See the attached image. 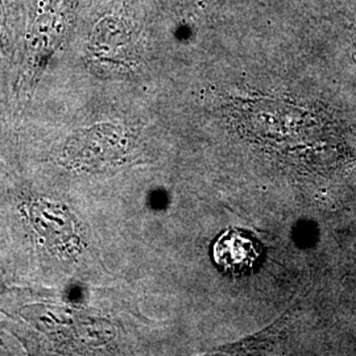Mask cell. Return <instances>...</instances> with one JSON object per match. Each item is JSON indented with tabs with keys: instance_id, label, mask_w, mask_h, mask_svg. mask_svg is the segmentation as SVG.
<instances>
[{
	"instance_id": "obj_1",
	"label": "cell",
	"mask_w": 356,
	"mask_h": 356,
	"mask_svg": "<svg viewBox=\"0 0 356 356\" xmlns=\"http://www.w3.org/2000/svg\"><path fill=\"white\" fill-rule=\"evenodd\" d=\"M78 0H31L23 44L29 73L40 72L73 33Z\"/></svg>"
},
{
	"instance_id": "obj_2",
	"label": "cell",
	"mask_w": 356,
	"mask_h": 356,
	"mask_svg": "<svg viewBox=\"0 0 356 356\" xmlns=\"http://www.w3.org/2000/svg\"><path fill=\"white\" fill-rule=\"evenodd\" d=\"M26 216L41 244L51 254L73 259L82 250L76 216L61 201L38 195L26 204Z\"/></svg>"
},
{
	"instance_id": "obj_3",
	"label": "cell",
	"mask_w": 356,
	"mask_h": 356,
	"mask_svg": "<svg viewBox=\"0 0 356 356\" xmlns=\"http://www.w3.org/2000/svg\"><path fill=\"white\" fill-rule=\"evenodd\" d=\"M136 28L122 15H104L91 28L88 41L90 60L97 65L127 63L134 54Z\"/></svg>"
},
{
	"instance_id": "obj_4",
	"label": "cell",
	"mask_w": 356,
	"mask_h": 356,
	"mask_svg": "<svg viewBox=\"0 0 356 356\" xmlns=\"http://www.w3.org/2000/svg\"><path fill=\"white\" fill-rule=\"evenodd\" d=\"M116 134L108 126L79 129L72 134L60 153L61 165L73 172L92 170L113 154Z\"/></svg>"
},
{
	"instance_id": "obj_5",
	"label": "cell",
	"mask_w": 356,
	"mask_h": 356,
	"mask_svg": "<svg viewBox=\"0 0 356 356\" xmlns=\"http://www.w3.org/2000/svg\"><path fill=\"white\" fill-rule=\"evenodd\" d=\"M260 254V244L239 229L225 231L213 245V259L216 266L234 273L252 269Z\"/></svg>"
},
{
	"instance_id": "obj_6",
	"label": "cell",
	"mask_w": 356,
	"mask_h": 356,
	"mask_svg": "<svg viewBox=\"0 0 356 356\" xmlns=\"http://www.w3.org/2000/svg\"><path fill=\"white\" fill-rule=\"evenodd\" d=\"M20 314L38 330L49 335L64 337L66 339H72L73 331L81 318L74 309L47 304L24 306Z\"/></svg>"
},
{
	"instance_id": "obj_7",
	"label": "cell",
	"mask_w": 356,
	"mask_h": 356,
	"mask_svg": "<svg viewBox=\"0 0 356 356\" xmlns=\"http://www.w3.org/2000/svg\"><path fill=\"white\" fill-rule=\"evenodd\" d=\"M4 348V342L1 341V338H0V351Z\"/></svg>"
}]
</instances>
